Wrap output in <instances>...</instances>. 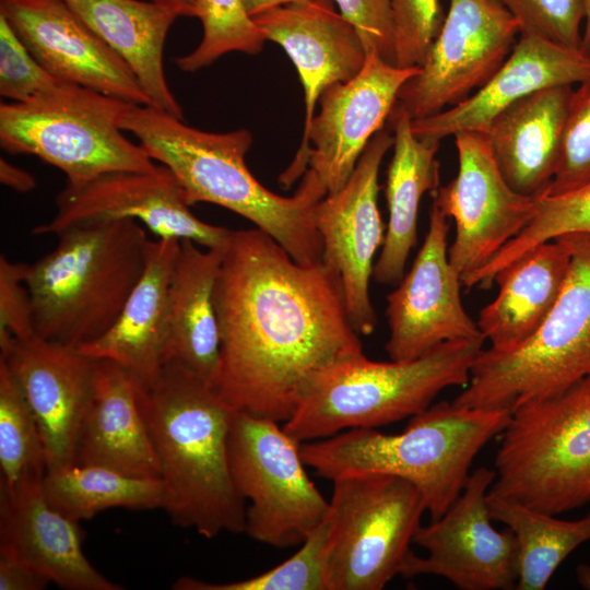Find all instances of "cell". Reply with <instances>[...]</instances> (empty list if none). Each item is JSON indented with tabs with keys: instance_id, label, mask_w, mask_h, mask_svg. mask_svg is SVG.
I'll use <instances>...</instances> for the list:
<instances>
[{
	"instance_id": "obj_1",
	"label": "cell",
	"mask_w": 590,
	"mask_h": 590,
	"mask_svg": "<svg viewBox=\"0 0 590 590\" xmlns=\"http://www.w3.org/2000/svg\"><path fill=\"white\" fill-rule=\"evenodd\" d=\"M214 302L212 388L236 411L285 423L329 374L365 355L339 275L295 261L259 228L231 232Z\"/></svg>"
},
{
	"instance_id": "obj_2",
	"label": "cell",
	"mask_w": 590,
	"mask_h": 590,
	"mask_svg": "<svg viewBox=\"0 0 590 590\" xmlns=\"http://www.w3.org/2000/svg\"><path fill=\"white\" fill-rule=\"evenodd\" d=\"M135 386L160 464L163 509L172 522L205 539L244 533L246 502L234 485L228 459L236 410L173 361L153 381Z\"/></svg>"
},
{
	"instance_id": "obj_3",
	"label": "cell",
	"mask_w": 590,
	"mask_h": 590,
	"mask_svg": "<svg viewBox=\"0 0 590 590\" xmlns=\"http://www.w3.org/2000/svg\"><path fill=\"white\" fill-rule=\"evenodd\" d=\"M121 129L173 173L190 205L209 202L225 208L270 235L295 261H322L315 206L328 192L312 169L307 168L294 196L282 197L248 169L245 156L252 135L247 129L206 132L154 106L135 104Z\"/></svg>"
},
{
	"instance_id": "obj_4",
	"label": "cell",
	"mask_w": 590,
	"mask_h": 590,
	"mask_svg": "<svg viewBox=\"0 0 590 590\" xmlns=\"http://www.w3.org/2000/svg\"><path fill=\"white\" fill-rule=\"evenodd\" d=\"M506 410L469 409L440 401L410 417L400 434L351 428L300 444L307 467L330 480L380 473L404 479L421 492L430 519L441 517L461 494L477 452L500 435Z\"/></svg>"
},
{
	"instance_id": "obj_5",
	"label": "cell",
	"mask_w": 590,
	"mask_h": 590,
	"mask_svg": "<svg viewBox=\"0 0 590 590\" xmlns=\"http://www.w3.org/2000/svg\"><path fill=\"white\" fill-rule=\"evenodd\" d=\"M57 237V246L27 268L34 330L79 347L118 319L143 274L150 239L133 220L73 227Z\"/></svg>"
},
{
	"instance_id": "obj_6",
	"label": "cell",
	"mask_w": 590,
	"mask_h": 590,
	"mask_svg": "<svg viewBox=\"0 0 590 590\" xmlns=\"http://www.w3.org/2000/svg\"><path fill=\"white\" fill-rule=\"evenodd\" d=\"M484 338L447 341L410 361L375 362L365 355L329 374L283 424L297 441L411 417L437 394L465 386Z\"/></svg>"
},
{
	"instance_id": "obj_7",
	"label": "cell",
	"mask_w": 590,
	"mask_h": 590,
	"mask_svg": "<svg viewBox=\"0 0 590 590\" xmlns=\"http://www.w3.org/2000/svg\"><path fill=\"white\" fill-rule=\"evenodd\" d=\"M566 236L570 267L547 317L509 353L482 349L471 367L469 386L453 399L455 405L512 413L590 376V235Z\"/></svg>"
},
{
	"instance_id": "obj_8",
	"label": "cell",
	"mask_w": 590,
	"mask_h": 590,
	"mask_svg": "<svg viewBox=\"0 0 590 590\" xmlns=\"http://www.w3.org/2000/svg\"><path fill=\"white\" fill-rule=\"evenodd\" d=\"M133 105L57 81L26 102L1 103L0 144L57 167L73 186L111 172H151L157 164L121 129Z\"/></svg>"
},
{
	"instance_id": "obj_9",
	"label": "cell",
	"mask_w": 590,
	"mask_h": 590,
	"mask_svg": "<svg viewBox=\"0 0 590 590\" xmlns=\"http://www.w3.org/2000/svg\"><path fill=\"white\" fill-rule=\"evenodd\" d=\"M488 493L558 515L590 502V376L516 409Z\"/></svg>"
},
{
	"instance_id": "obj_10",
	"label": "cell",
	"mask_w": 590,
	"mask_h": 590,
	"mask_svg": "<svg viewBox=\"0 0 590 590\" xmlns=\"http://www.w3.org/2000/svg\"><path fill=\"white\" fill-rule=\"evenodd\" d=\"M328 590H381L400 575L425 504L411 482L365 473L332 481Z\"/></svg>"
},
{
	"instance_id": "obj_11",
	"label": "cell",
	"mask_w": 590,
	"mask_h": 590,
	"mask_svg": "<svg viewBox=\"0 0 590 590\" xmlns=\"http://www.w3.org/2000/svg\"><path fill=\"white\" fill-rule=\"evenodd\" d=\"M229 469L249 500L245 532L276 548L300 545L327 517L329 500L305 470L300 442L279 423L236 411L228 438Z\"/></svg>"
},
{
	"instance_id": "obj_12",
	"label": "cell",
	"mask_w": 590,
	"mask_h": 590,
	"mask_svg": "<svg viewBox=\"0 0 590 590\" xmlns=\"http://www.w3.org/2000/svg\"><path fill=\"white\" fill-rule=\"evenodd\" d=\"M418 71L420 67L401 68L386 62L377 52H367L354 78L323 90L318 99L320 111L280 182L290 187L310 168L327 194L341 190L368 142L381 131L401 87Z\"/></svg>"
},
{
	"instance_id": "obj_13",
	"label": "cell",
	"mask_w": 590,
	"mask_h": 590,
	"mask_svg": "<svg viewBox=\"0 0 590 590\" xmlns=\"http://www.w3.org/2000/svg\"><path fill=\"white\" fill-rule=\"evenodd\" d=\"M519 34L518 21L498 0H449L441 28L398 103L420 119L463 102L502 67Z\"/></svg>"
},
{
	"instance_id": "obj_14",
	"label": "cell",
	"mask_w": 590,
	"mask_h": 590,
	"mask_svg": "<svg viewBox=\"0 0 590 590\" xmlns=\"http://www.w3.org/2000/svg\"><path fill=\"white\" fill-rule=\"evenodd\" d=\"M495 470L477 468L447 511L420 526L413 542L426 557L410 552L400 575H433L448 579L461 590H511L518 579V543L510 528L492 526L487 494Z\"/></svg>"
},
{
	"instance_id": "obj_15",
	"label": "cell",
	"mask_w": 590,
	"mask_h": 590,
	"mask_svg": "<svg viewBox=\"0 0 590 590\" xmlns=\"http://www.w3.org/2000/svg\"><path fill=\"white\" fill-rule=\"evenodd\" d=\"M56 206L54 217L35 226L33 235L57 236L73 227L133 220L157 238L224 248L232 232L199 220L176 177L162 164L151 172H111L81 185L66 184Z\"/></svg>"
},
{
	"instance_id": "obj_16",
	"label": "cell",
	"mask_w": 590,
	"mask_h": 590,
	"mask_svg": "<svg viewBox=\"0 0 590 590\" xmlns=\"http://www.w3.org/2000/svg\"><path fill=\"white\" fill-rule=\"evenodd\" d=\"M458 173L430 194L433 204L456 224L448 249L461 279L486 264L532 220L538 200L514 190L493 154L487 133L453 134Z\"/></svg>"
},
{
	"instance_id": "obj_17",
	"label": "cell",
	"mask_w": 590,
	"mask_h": 590,
	"mask_svg": "<svg viewBox=\"0 0 590 590\" xmlns=\"http://www.w3.org/2000/svg\"><path fill=\"white\" fill-rule=\"evenodd\" d=\"M393 135L379 131L368 142L350 179L315 206L322 261L340 278L349 318L358 334L374 332L377 316L369 297L374 258L385 240L378 209V175Z\"/></svg>"
},
{
	"instance_id": "obj_18",
	"label": "cell",
	"mask_w": 590,
	"mask_h": 590,
	"mask_svg": "<svg viewBox=\"0 0 590 590\" xmlns=\"http://www.w3.org/2000/svg\"><path fill=\"white\" fill-rule=\"evenodd\" d=\"M449 217L433 204L428 229L409 272L387 296L391 361L415 359L447 341L484 338L464 310L460 273L448 257Z\"/></svg>"
},
{
	"instance_id": "obj_19",
	"label": "cell",
	"mask_w": 590,
	"mask_h": 590,
	"mask_svg": "<svg viewBox=\"0 0 590 590\" xmlns=\"http://www.w3.org/2000/svg\"><path fill=\"white\" fill-rule=\"evenodd\" d=\"M0 15L57 80L132 104L151 105L128 63L63 0H0Z\"/></svg>"
},
{
	"instance_id": "obj_20",
	"label": "cell",
	"mask_w": 590,
	"mask_h": 590,
	"mask_svg": "<svg viewBox=\"0 0 590 590\" xmlns=\"http://www.w3.org/2000/svg\"><path fill=\"white\" fill-rule=\"evenodd\" d=\"M21 387L43 440L47 470L74 463L96 359L34 334L0 354Z\"/></svg>"
},
{
	"instance_id": "obj_21",
	"label": "cell",
	"mask_w": 590,
	"mask_h": 590,
	"mask_svg": "<svg viewBox=\"0 0 590 590\" xmlns=\"http://www.w3.org/2000/svg\"><path fill=\"white\" fill-rule=\"evenodd\" d=\"M43 479L12 487L0 484V557L67 590L123 589L91 564L83 551L80 522L49 505Z\"/></svg>"
},
{
	"instance_id": "obj_22",
	"label": "cell",
	"mask_w": 590,
	"mask_h": 590,
	"mask_svg": "<svg viewBox=\"0 0 590 590\" xmlns=\"http://www.w3.org/2000/svg\"><path fill=\"white\" fill-rule=\"evenodd\" d=\"M590 78V56L530 33H520L495 74L463 102L412 119V131L429 141L460 131L487 132L492 121L520 98L541 88L573 85Z\"/></svg>"
},
{
	"instance_id": "obj_23",
	"label": "cell",
	"mask_w": 590,
	"mask_h": 590,
	"mask_svg": "<svg viewBox=\"0 0 590 590\" xmlns=\"http://www.w3.org/2000/svg\"><path fill=\"white\" fill-rule=\"evenodd\" d=\"M253 20L267 39L283 47L297 69L305 92L304 138L323 90L354 78L367 51L353 24L335 11L331 0L290 3Z\"/></svg>"
},
{
	"instance_id": "obj_24",
	"label": "cell",
	"mask_w": 590,
	"mask_h": 590,
	"mask_svg": "<svg viewBox=\"0 0 590 590\" xmlns=\"http://www.w3.org/2000/svg\"><path fill=\"white\" fill-rule=\"evenodd\" d=\"M180 240H149L143 274L113 327L76 347L94 359L111 361L139 385L153 381L166 363L170 283Z\"/></svg>"
},
{
	"instance_id": "obj_25",
	"label": "cell",
	"mask_w": 590,
	"mask_h": 590,
	"mask_svg": "<svg viewBox=\"0 0 590 590\" xmlns=\"http://www.w3.org/2000/svg\"><path fill=\"white\" fill-rule=\"evenodd\" d=\"M74 463L125 474L160 477L158 460L131 375L108 359H96L93 393L83 417Z\"/></svg>"
},
{
	"instance_id": "obj_26",
	"label": "cell",
	"mask_w": 590,
	"mask_h": 590,
	"mask_svg": "<svg viewBox=\"0 0 590 590\" xmlns=\"http://www.w3.org/2000/svg\"><path fill=\"white\" fill-rule=\"evenodd\" d=\"M571 247L566 235L546 240L499 270V291L476 322L493 352L518 349L543 323L567 279Z\"/></svg>"
},
{
	"instance_id": "obj_27",
	"label": "cell",
	"mask_w": 590,
	"mask_h": 590,
	"mask_svg": "<svg viewBox=\"0 0 590 590\" xmlns=\"http://www.w3.org/2000/svg\"><path fill=\"white\" fill-rule=\"evenodd\" d=\"M571 92V85L535 91L503 110L485 132L506 181L517 192L546 197Z\"/></svg>"
},
{
	"instance_id": "obj_28",
	"label": "cell",
	"mask_w": 590,
	"mask_h": 590,
	"mask_svg": "<svg viewBox=\"0 0 590 590\" xmlns=\"http://www.w3.org/2000/svg\"><path fill=\"white\" fill-rule=\"evenodd\" d=\"M393 129V155L387 172L389 212L385 240L374 264L373 278L386 285L398 284L417 241V216L423 194L439 187V141L418 139L412 118L397 102L389 116Z\"/></svg>"
},
{
	"instance_id": "obj_29",
	"label": "cell",
	"mask_w": 590,
	"mask_h": 590,
	"mask_svg": "<svg viewBox=\"0 0 590 590\" xmlns=\"http://www.w3.org/2000/svg\"><path fill=\"white\" fill-rule=\"evenodd\" d=\"M224 248L180 240L170 283L166 362H176L212 387L220 358L214 293Z\"/></svg>"
},
{
	"instance_id": "obj_30",
	"label": "cell",
	"mask_w": 590,
	"mask_h": 590,
	"mask_svg": "<svg viewBox=\"0 0 590 590\" xmlns=\"http://www.w3.org/2000/svg\"><path fill=\"white\" fill-rule=\"evenodd\" d=\"M132 69L151 106L182 119L164 71V45L174 21L169 10L141 0H63Z\"/></svg>"
},
{
	"instance_id": "obj_31",
	"label": "cell",
	"mask_w": 590,
	"mask_h": 590,
	"mask_svg": "<svg viewBox=\"0 0 590 590\" xmlns=\"http://www.w3.org/2000/svg\"><path fill=\"white\" fill-rule=\"evenodd\" d=\"M43 492L51 507L79 522L109 508L163 509L164 505L160 477L133 476L95 464L47 470Z\"/></svg>"
},
{
	"instance_id": "obj_32",
	"label": "cell",
	"mask_w": 590,
	"mask_h": 590,
	"mask_svg": "<svg viewBox=\"0 0 590 590\" xmlns=\"http://www.w3.org/2000/svg\"><path fill=\"white\" fill-rule=\"evenodd\" d=\"M486 500L491 518L510 528L517 539L516 590H543L562 562L590 540V512L562 520L491 493Z\"/></svg>"
},
{
	"instance_id": "obj_33",
	"label": "cell",
	"mask_w": 590,
	"mask_h": 590,
	"mask_svg": "<svg viewBox=\"0 0 590 590\" xmlns=\"http://www.w3.org/2000/svg\"><path fill=\"white\" fill-rule=\"evenodd\" d=\"M0 484L43 479L47 471L40 433L26 398L0 359Z\"/></svg>"
},
{
	"instance_id": "obj_34",
	"label": "cell",
	"mask_w": 590,
	"mask_h": 590,
	"mask_svg": "<svg viewBox=\"0 0 590 590\" xmlns=\"http://www.w3.org/2000/svg\"><path fill=\"white\" fill-rule=\"evenodd\" d=\"M571 233L590 235V184L570 193L543 197L529 224L486 264L468 274V288H489L496 273L533 247Z\"/></svg>"
},
{
	"instance_id": "obj_35",
	"label": "cell",
	"mask_w": 590,
	"mask_h": 590,
	"mask_svg": "<svg viewBox=\"0 0 590 590\" xmlns=\"http://www.w3.org/2000/svg\"><path fill=\"white\" fill-rule=\"evenodd\" d=\"M329 526L324 519L300 544V548L278 566L253 577L232 582H209L180 577L176 590H328Z\"/></svg>"
},
{
	"instance_id": "obj_36",
	"label": "cell",
	"mask_w": 590,
	"mask_h": 590,
	"mask_svg": "<svg viewBox=\"0 0 590 590\" xmlns=\"http://www.w3.org/2000/svg\"><path fill=\"white\" fill-rule=\"evenodd\" d=\"M196 17L203 26L202 39L190 54L175 59L185 72L198 71L232 51L256 55L268 40L243 0H198Z\"/></svg>"
},
{
	"instance_id": "obj_37",
	"label": "cell",
	"mask_w": 590,
	"mask_h": 590,
	"mask_svg": "<svg viewBox=\"0 0 590 590\" xmlns=\"http://www.w3.org/2000/svg\"><path fill=\"white\" fill-rule=\"evenodd\" d=\"M590 184V78L573 90L559 157L546 197L562 196Z\"/></svg>"
},
{
	"instance_id": "obj_38",
	"label": "cell",
	"mask_w": 590,
	"mask_h": 590,
	"mask_svg": "<svg viewBox=\"0 0 590 590\" xmlns=\"http://www.w3.org/2000/svg\"><path fill=\"white\" fill-rule=\"evenodd\" d=\"M396 66L421 67L446 14L440 0H390Z\"/></svg>"
},
{
	"instance_id": "obj_39",
	"label": "cell",
	"mask_w": 590,
	"mask_h": 590,
	"mask_svg": "<svg viewBox=\"0 0 590 590\" xmlns=\"http://www.w3.org/2000/svg\"><path fill=\"white\" fill-rule=\"evenodd\" d=\"M518 21L520 33L581 48L585 0H498Z\"/></svg>"
},
{
	"instance_id": "obj_40",
	"label": "cell",
	"mask_w": 590,
	"mask_h": 590,
	"mask_svg": "<svg viewBox=\"0 0 590 590\" xmlns=\"http://www.w3.org/2000/svg\"><path fill=\"white\" fill-rule=\"evenodd\" d=\"M57 81L33 57L0 15V94L13 103L26 102Z\"/></svg>"
},
{
	"instance_id": "obj_41",
	"label": "cell",
	"mask_w": 590,
	"mask_h": 590,
	"mask_svg": "<svg viewBox=\"0 0 590 590\" xmlns=\"http://www.w3.org/2000/svg\"><path fill=\"white\" fill-rule=\"evenodd\" d=\"M28 264L12 262L0 257V354L13 341L27 339L35 333L33 305L25 282Z\"/></svg>"
},
{
	"instance_id": "obj_42",
	"label": "cell",
	"mask_w": 590,
	"mask_h": 590,
	"mask_svg": "<svg viewBox=\"0 0 590 590\" xmlns=\"http://www.w3.org/2000/svg\"><path fill=\"white\" fill-rule=\"evenodd\" d=\"M340 12L355 27L367 52H377L396 64L390 0H335Z\"/></svg>"
},
{
	"instance_id": "obj_43",
	"label": "cell",
	"mask_w": 590,
	"mask_h": 590,
	"mask_svg": "<svg viewBox=\"0 0 590 590\" xmlns=\"http://www.w3.org/2000/svg\"><path fill=\"white\" fill-rule=\"evenodd\" d=\"M48 583L45 576L0 557V590H43Z\"/></svg>"
},
{
	"instance_id": "obj_44",
	"label": "cell",
	"mask_w": 590,
	"mask_h": 590,
	"mask_svg": "<svg viewBox=\"0 0 590 590\" xmlns=\"http://www.w3.org/2000/svg\"><path fill=\"white\" fill-rule=\"evenodd\" d=\"M0 181L17 192H28L36 186L35 177L31 173L2 157L0 158Z\"/></svg>"
},
{
	"instance_id": "obj_45",
	"label": "cell",
	"mask_w": 590,
	"mask_h": 590,
	"mask_svg": "<svg viewBox=\"0 0 590 590\" xmlns=\"http://www.w3.org/2000/svg\"><path fill=\"white\" fill-rule=\"evenodd\" d=\"M152 1L177 16H196L198 0H149Z\"/></svg>"
},
{
	"instance_id": "obj_46",
	"label": "cell",
	"mask_w": 590,
	"mask_h": 590,
	"mask_svg": "<svg viewBox=\"0 0 590 590\" xmlns=\"http://www.w3.org/2000/svg\"><path fill=\"white\" fill-rule=\"evenodd\" d=\"M307 0H243L248 14L255 16L271 9Z\"/></svg>"
},
{
	"instance_id": "obj_47",
	"label": "cell",
	"mask_w": 590,
	"mask_h": 590,
	"mask_svg": "<svg viewBox=\"0 0 590 590\" xmlns=\"http://www.w3.org/2000/svg\"><path fill=\"white\" fill-rule=\"evenodd\" d=\"M581 49L590 56V0H585V30L582 34Z\"/></svg>"
},
{
	"instance_id": "obj_48",
	"label": "cell",
	"mask_w": 590,
	"mask_h": 590,
	"mask_svg": "<svg viewBox=\"0 0 590 590\" xmlns=\"http://www.w3.org/2000/svg\"><path fill=\"white\" fill-rule=\"evenodd\" d=\"M576 578L578 583L587 589L590 590V565L588 564H580L576 568Z\"/></svg>"
}]
</instances>
